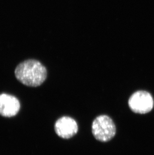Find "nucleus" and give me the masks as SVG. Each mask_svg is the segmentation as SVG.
Listing matches in <instances>:
<instances>
[{
    "label": "nucleus",
    "instance_id": "f257e3e1",
    "mask_svg": "<svg viewBox=\"0 0 154 155\" xmlns=\"http://www.w3.org/2000/svg\"><path fill=\"white\" fill-rule=\"evenodd\" d=\"M15 74L16 78L24 85L37 87L45 81L47 71L45 67L38 60L28 59L17 66Z\"/></svg>",
    "mask_w": 154,
    "mask_h": 155
},
{
    "label": "nucleus",
    "instance_id": "f03ea898",
    "mask_svg": "<svg viewBox=\"0 0 154 155\" xmlns=\"http://www.w3.org/2000/svg\"><path fill=\"white\" fill-rule=\"evenodd\" d=\"M92 133L96 140L102 142H108L116 133L115 124L111 117L106 115L98 116L93 121Z\"/></svg>",
    "mask_w": 154,
    "mask_h": 155
},
{
    "label": "nucleus",
    "instance_id": "7ed1b4c3",
    "mask_svg": "<svg viewBox=\"0 0 154 155\" xmlns=\"http://www.w3.org/2000/svg\"><path fill=\"white\" fill-rule=\"evenodd\" d=\"M128 104L134 113L145 114L151 111L154 107V100L151 94L147 91H136L130 97Z\"/></svg>",
    "mask_w": 154,
    "mask_h": 155
},
{
    "label": "nucleus",
    "instance_id": "20e7f679",
    "mask_svg": "<svg viewBox=\"0 0 154 155\" xmlns=\"http://www.w3.org/2000/svg\"><path fill=\"white\" fill-rule=\"evenodd\" d=\"M55 130L58 136L69 139L77 134L78 124L74 119L69 117H63L58 119L55 124Z\"/></svg>",
    "mask_w": 154,
    "mask_h": 155
},
{
    "label": "nucleus",
    "instance_id": "39448f33",
    "mask_svg": "<svg viewBox=\"0 0 154 155\" xmlns=\"http://www.w3.org/2000/svg\"><path fill=\"white\" fill-rule=\"evenodd\" d=\"M20 109V103L13 95L3 94H0V115L5 117L16 116Z\"/></svg>",
    "mask_w": 154,
    "mask_h": 155
}]
</instances>
